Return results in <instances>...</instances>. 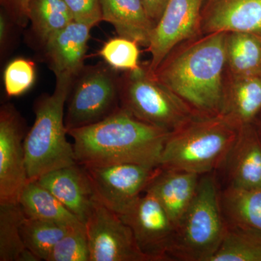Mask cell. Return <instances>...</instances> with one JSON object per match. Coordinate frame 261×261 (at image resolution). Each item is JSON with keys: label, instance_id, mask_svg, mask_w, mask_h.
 <instances>
[{"label": "cell", "instance_id": "1", "mask_svg": "<svg viewBox=\"0 0 261 261\" xmlns=\"http://www.w3.org/2000/svg\"><path fill=\"white\" fill-rule=\"evenodd\" d=\"M226 32L201 34L175 47L154 76L198 116L221 115L226 80Z\"/></svg>", "mask_w": 261, "mask_h": 261}, {"label": "cell", "instance_id": "2", "mask_svg": "<svg viewBox=\"0 0 261 261\" xmlns=\"http://www.w3.org/2000/svg\"><path fill=\"white\" fill-rule=\"evenodd\" d=\"M171 133L121 107L102 121L68 130L75 161L84 166L133 163L159 167Z\"/></svg>", "mask_w": 261, "mask_h": 261}, {"label": "cell", "instance_id": "3", "mask_svg": "<svg viewBox=\"0 0 261 261\" xmlns=\"http://www.w3.org/2000/svg\"><path fill=\"white\" fill-rule=\"evenodd\" d=\"M74 77L57 75L54 92L41 96L34 103L35 121L24 140L29 181L76 163L65 124V106Z\"/></svg>", "mask_w": 261, "mask_h": 261}, {"label": "cell", "instance_id": "4", "mask_svg": "<svg viewBox=\"0 0 261 261\" xmlns=\"http://www.w3.org/2000/svg\"><path fill=\"white\" fill-rule=\"evenodd\" d=\"M240 127L221 115L196 116L171 132L160 166L202 176L224 165Z\"/></svg>", "mask_w": 261, "mask_h": 261}, {"label": "cell", "instance_id": "5", "mask_svg": "<svg viewBox=\"0 0 261 261\" xmlns=\"http://www.w3.org/2000/svg\"><path fill=\"white\" fill-rule=\"evenodd\" d=\"M227 225L216 171L202 175L195 198L176 228L171 260L211 261Z\"/></svg>", "mask_w": 261, "mask_h": 261}, {"label": "cell", "instance_id": "6", "mask_svg": "<svg viewBox=\"0 0 261 261\" xmlns=\"http://www.w3.org/2000/svg\"><path fill=\"white\" fill-rule=\"evenodd\" d=\"M120 106L141 121L172 132L198 115L144 65L120 78Z\"/></svg>", "mask_w": 261, "mask_h": 261}, {"label": "cell", "instance_id": "7", "mask_svg": "<svg viewBox=\"0 0 261 261\" xmlns=\"http://www.w3.org/2000/svg\"><path fill=\"white\" fill-rule=\"evenodd\" d=\"M107 63L84 66L73 80L66 102L67 130L89 126L116 112L120 106V78Z\"/></svg>", "mask_w": 261, "mask_h": 261}, {"label": "cell", "instance_id": "8", "mask_svg": "<svg viewBox=\"0 0 261 261\" xmlns=\"http://www.w3.org/2000/svg\"><path fill=\"white\" fill-rule=\"evenodd\" d=\"M119 216L132 229L141 251L151 260H171L176 228L153 195L144 192Z\"/></svg>", "mask_w": 261, "mask_h": 261}, {"label": "cell", "instance_id": "9", "mask_svg": "<svg viewBox=\"0 0 261 261\" xmlns=\"http://www.w3.org/2000/svg\"><path fill=\"white\" fill-rule=\"evenodd\" d=\"M85 225L90 261H152L141 251L132 229L119 215L96 198Z\"/></svg>", "mask_w": 261, "mask_h": 261}, {"label": "cell", "instance_id": "10", "mask_svg": "<svg viewBox=\"0 0 261 261\" xmlns=\"http://www.w3.org/2000/svg\"><path fill=\"white\" fill-rule=\"evenodd\" d=\"M25 121L13 105L0 109V203H18L29 179L25 163Z\"/></svg>", "mask_w": 261, "mask_h": 261}, {"label": "cell", "instance_id": "11", "mask_svg": "<svg viewBox=\"0 0 261 261\" xmlns=\"http://www.w3.org/2000/svg\"><path fill=\"white\" fill-rule=\"evenodd\" d=\"M84 167L95 198L118 215L125 212L145 192L158 168L133 163Z\"/></svg>", "mask_w": 261, "mask_h": 261}, {"label": "cell", "instance_id": "12", "mask_svg": "<svg viewBox=\"0 0 261 261\" xmlns=\"http://www.w3.org/2000/svg\"><path fill=\"white\" fill-rule=\"evenodd\" d=\"M204 0H169L154 25L148 46L153 73L166 56L181 43L201 35V13Z\"/></svg>", "mask_w": 261, "mask_h": 261}, {"label": "cell", "instance_id": "13", "mask_svg": "<svg viewBox=\"0 0 261 261\" xmlns=\"http://www.w3.org/2000/svg\"><path fill=\"white\" fill-rule=\"evenodd\" d=\"M245 32L261 37V0H204L201 34Z\"/></svg>", "mask_w": 261, "mask_h": 261}, {"label": "cell", "instance_id": "14", "mask_svg": "<svg viewBox=\"0 0 261 261\" xmlns=\"http://www.w3.org/2000/svg\"><path fill=\"white\" fill-rule=\"evenodd\" d=\"M61 201L84 224L93 208L95 197L85 167L79 163L45 173L35 180Z\"/></svg>", "mask_w": 261, "mask_h": 261}, {"label": "cell", "instance_id": "15", "mask_svg": "<svg viewBox=\"0 0 261 261\" xmlns=\"http://www.w3.org/2000/svg\"><path fill=\"white\" fill-rule=\"evenodd\" d=\"M223 166L227 186L243 190L261 187V132L256 123L240 127Z\"/></svg>", "mask_w": 261, "mask_h": 261}, {"label": "cell", "instance_id": "16", "mask_svg": "<svg viewBox=\"0 0 261 261\" xmlns=\"http://www.w3.org/2000/svg\"><path fill=\"white\" fill-rule=\"evenodd\" d=\"M200 176L159 166L145 192L159 200L177 228L195 198Z\"/></svg>", "mask_w": 261, "mask_h": 261}, {"label": "cell", "instance_id": "17", "mask_svg": "<svg viewBox=\"0 0 261 261\" xmlns=\"http://www.w3.org/2000/svg\"><path fill=\"white\" fill-rule=\"evenodd\" d=\"M92 28L88 24L73 20L46 43L43 47L45 58L56 76L61 74L75 76L84 68Z\"/></svg>", "mask_w": 261, "mask_h": 261}, {"label": "cell", "instance_id": "18", "mask_svg": "<svg viewBox=\"0 0 261 261\" xmlns=\"http://www.w3.org/2000/svg\"><path fill=\"white\" fill-rule=\"evenodd\" d=\"M261 114V75H226L221 116L238 127L255 123Z\"/></svg>", "mask_w": 261, "mask_h": 261}, {"label": "cell", "instance_id": "19", "mask_svg": "<svg viewBox=\"0 0 261 261\" xmlns=\"http://www.w3.org/2000/svg\"><path fill=\"white\" fill-rule=\"evenodd\" d=\"M102 20L113 25L119 37L148 46L154 27L142 0H100Z\"/></svg>", "mask_w": 261, "mask_h": 261}, {"label": "cell", "instance_id": "20", "mask_svg": "<svg viewBox=\"0 0 261 261\" xmlns=\"http://www.w3.org/2000/svg\"><path fill=\"white\" fill-rule=\"evenodd\" d=\"M18 203L28 218L63 226H71L82 222L37 181H29L20 194Z\"/></svg>", "mask_w": 261, "mask_h": 261}, {"label": "cell", "instance_id": "21", "mask_svg": "<svg viewBox=\"0 0 261 261\" xmlns=\"http://www.w3.org/2000/svg\"><path fill=\"white\" fill-rule=\"evenodd\" d=\"M226 75H261V37L245 32H228L226 37Z\"/></svg>", "mask_w": 261, "mask_h": 261}, {"label": "cell", "instance_id": "22", "mask_svg": "<svg viewBox=\"0 0 261 261\" xmlns=\"http://www.w3.org/2000/svg\"><path fill=\"white\" fill-rule=\"evenodd\" d=\"M29 20L33 37L42 47L73 20L64 0H30Z\"/></svg>", "mask_w": 261, "mask_h": 261}, {"label": "cell", "instance_id": "23", "mask_svg": "<svg viewBox=\"0 0 261 261\" xmlns=\"http://www.w3.org/2000/svg\"><path fill=\"white\" fill-rule=\"evenodd\" d=\"M25 216L19 203H0V261H38L24 245L20 227Z\"/></svg>", "mask_w": 261, "mask_h": 261}, {"label": "cell", "instance_id": "24", "mask_svg": "<svg viewBox=\"0 0 261 261\" xmlns=\"http://www.w3.org/2000/svg\"><path fill=\"white\" fill-rule=\"evenodd\" d=\"M211 261H261V231L228 223L224 239Z\"/></svg>", "mask_w": 261, "mask_h": 261}, {"label": "cell", "instance_id": "25", "mask_svg": "<svg viewBox=\"0 0 261 261\" xmlns=\"http://www.w3.org/2000/svg\"><path fill=\"white\" fill-rule=\"evenodd\" d=\"M221 205L228 223L261 231V187L243 190L227 186L221 190Z\"/></svg>", "mask_w": 261, "mask_h": 261}, {"label": "cell", "instance_id": "26", "mask_svg": "<svg viewBox=\"0 0 261 261\" xmlns=\"http://www.w3.org/2000/svg\"><path fill=\"white\" fill-rule=\"evenodd\" d=\"M69 226L25 216L20 233L27 249L39 260L47 261L56 244L64 236Z\"/></svg>", "mask_w": 261, "mask_h": 261}, {"label": "cell", "instance_id": "27", "mask_svg": "<svg viewBox=\"0 0 261 261\" xmlns=\"http://www.w3.org/2000/svg\"><path fill=\"white\" fill-rule=\"evenodd\" d=\"M47 261H90L86 225L80 222L70 226Z\"/></svg>", "mask_w": 261, "mask_h": 261}, {"label": "cell", "instance_id": "28", "mask_svg": "<svg viewBox=\"0 0 261 261\" xmlns=\"http://www.w3.org/2000/svg\"><path fill=\"white\" fill-rule=\"evenodd\" d=\"M139 44L127 38H113L105 43L99 55L113 69L132 71L141 67Z\"/></svg>", "mask_w": 261, "mask_h": 261}, {"label": "cell", "instance_id": "29", "mask_svg": "<svg viewBox=\"0 0 261 261\" xmlns=\"http://www.w3.org/2000/svg\"><path fill=\"white\" fill-rule=\"evenodd\" d=\"M36 79V65L25 58L10 62L3 73L5 92L8 97H18L32 88Z\"/></svg>", "mask_w": 261, "mask_h": 261}, {"label": "cell", "instance_id": "30", "mask_svg": "<svg viewBox=\"0 0 261 261\" xmlns=\"http://www.w3.org/2000/svg\"><path fill=\"white\" fill-rule=\"evenodd\" d=\"M74 21L92 27L102 20L100 0H64Z\"/></svg>", "mask_w": 261, "mask_h": 261}, {"label": "cell", "instance_id": "31", "mask_svg": "<svg viewBox=\"0 0 261 261\" xmlns=\"http://www.w3.org/2000/svg\"><path fill=\"white\" fill-rule=\"evenodd\" d=\"M3 10L16 25L25 27L29 23V5L30 0H0Z\"/></svg>", "mask_w": 261, "mask_h": 261}, {"label": "cell", "instance_id": "32", "mask_svg": "<svg viewBox=\"0 0 261 261\" xmlns=\"http://www.w3.org/2000/svg\"><path fill=\"white\" fill-rule=\"evenodd\" d=\"M14 25H16L3 10L0 13V49L2 56L10 49L11 45L13 29Z\"/></svg>", "mask_w": 261, "mask_h": 261}, {"label": "cell", "instance_id": "33", "mask_svg": "<svg viewBox=\"0 0 261 261\" xmlns=\"http://www.w3.org/2000/svg\"><path fill=\"white\" fill-rule=\"evenodd\" d=\"M169 0H142L146 12L154 25L159 22Z\"/></svg>", "mask_w": 261, "mask_h": 261}, {"label": "cell", "instance_id": "34", "mask_svg": "<svg viewBox=\"0 0 261 261\" xmlns=\"http://www.w3.org/2000/svg\"><path fill=\"white\" fill-rule=\"evenodd\" d=\"M255 123H256V124L257 125V126H258L259 129H260L261 132V114L260 115V116L258 117V118H257Z\"/></svg>", "mask_w": 261, "mask_h": 261}]
</instances>
